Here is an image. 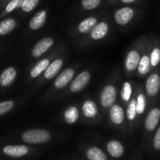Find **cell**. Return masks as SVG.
<instances>
[{"instance_id": "1f68e13d", "label": "cell", "mask_w": 160, "mask_h": 160, "mask_svg": "<svg viewBox=\"0 0 160 160\" xmlns=\"http://www.w3.org/2000/svg\"><path fill=\"white\" fill-rule=\"evenodd\" d=\"M154 146L156 149L160 150V128H158L156 136H155V140H154Z\"/></svg>"}, {"instance_id": "ffe728a7", "label": "cell", "mask_w": 160, "mask_h": 160, "mask_svg": "<svg viewBox=\"0 0 160 160\" xmlns=\"http://www.w3.org/2000/svg\"><path fill=\"white\" fill-rule=\"evenodd\" d=\"M49 65H50V62L48 59H43L40 62H38L31 70V77L36 78L38 75H40L44 70H46V68L49 67Z\"/></svg>"}, {"instance_id": "d4e9b609", "label": "cell", "mask_w": 160, "mask_h": 160, "mask_svg": "<svg viewBox=\"0 0 160 160\" xmlns=\"http://www.w3.org/2000/svg\"><path fill=\"white\" fill-rule=\"evenodd\" d=\"M38 0H23L22 8L25 12H29L35 8V7L38 5Z\"/></svg>"}, {"instance_id": "4316f807", "label": "cell", "mask_w": 160, "mask_h": 160, "mask_svg": "<svg viewBox=\"0 0 160 160\" xmlns=\"http://www.w3.org/2000/svg\"><path fill=\"white\" fill-rule=\"evenodd\" d=\"M100 3V0H82V5L85 9H93L97 8Z\"/></svg>"}, {"instance_id": "44dd1931", "label": "cell", "mask_w": 160, "mask_h": 160, "mask_svg": "<svg viewBox=\"0 0 160 160\" xmlns=\"http://www.w3.org/2000/svg\"><path fill=\"white\" fill-rule=\"evenodd\" d=\"M87 158L89 160H107L105 154L97 147H92L87 151Z\"/></svg>"}, {"instance_id": "9a60e30c", "label": "cell", "mask_w": 160, "mask_h": 160, "mask_svg": "<svg viewBox=\"0 0 160 160\" xmlns=\"http://www.w3.org/2000/svg\"><path fill=\"white\" fill-rule=\"evenodd\" d=\"M111 119L116 125L123 123L124 112H123V109L119 105H113L111 108Z\"/></svg>"}, {"instance_id": "484cf974", "label": "cell", "mask_w": 160, "mask_h": 160, "mask_svg": "<svg viewBox=\"0 0 160 160\" xmlns=\"http://www.w3.org/2000/svg\"><path fill=\"white\" fill-rule=\"evenodd\" d=\"M131 92H132V89H131L130 83L125 82L124 87H123V90H122V98H123L125 101L129 100L130 96H131Z\"/></svg>"}, {"instance_id": "2e32d148", "label": "cell", "mask_w": 160, "mask_h": 160, "mask_svg": "<svg viewBox=\"0 0 160 160\" xmlns=\"http://www.w3.org/2000/svg\"><path fill=\"white\" fill-rule=\"evenodd\" d=\"M108 33V25L105 22H100L95 26L91 32V37L94 39H100L106 36Z\"/></svg>"}, {"instance_id": "7402d4cb", "label": "cell", "mask_w": 160, "mask_h": 160, "mask_svg": "<svg viewBox=\"0 0 160 160\" xmlns=\"http://www.w3.org/2000/svg\"><path fill=\"white\" fill-rule=\"evenodd\" d=\"M79 118V112L77 110V108L75 107H69L66 112H65V119L67 121V123L68 124H73L75 123Z\"/></svg>"}, {"instance_id": "d6a6232c", "label": "cell", "mask_w": 160, "mask_h": 160, "mask_svg": "<svg viewBox=\"0 0 160 160\" xmlns=\"http://www.w3.org/2000/svg\"><path fill=\"white\" fill-rule=\"evenodd\" d=\"M123 2H125V3H131V2H133V1H135V0H122Z\"/></svg>"}, {"instance_id": "277c9868", "label": "cell", "mask_w": 160, "mask_h": 160, "mask_svg": "<svg viewBox=\"0 0 160 160\" xmlns=\"http://www.w3.org/2000/svg\"><path fill=\"white\" fill-rule=\"evenodd\" d=\"M53 44V40L51 38H45L40 39L33 48L32 50V54L34 57H39L42 55Z\"/></svg>"}, {"instance_id": "5bb4252c", "label": "cell", "mask_w": 160, "mask_h": 160, "mask_svg": "<svg viewBox=\"0 0 160 160\" xmlns=\"http://www.w3.org/2000/svg\"><path fill=\"white\" fill-rule=\"evenodd\" d=\"M62 65H63V62L60 59H57L54 62H52L51 65H49V67L46 68L45 73H44L45 78L46 79H52V78H53L58 73V71L60 70Z\"/></svg>"}, {"instance_id": "4fadbf2b", "label": "cell", "mask_w": 160, "mask_h": 160, "mask_svg": "<svg viewBox=\"0 0 160 160\" xmlns=\"http://www.w3.org/2000/svg\"><path fill=\"white\" fill-rule=\"evenodd\" d=\"M108 152L113 158H120L124 154V147L123 145L117 141H112L107 145Z\"/></svg>"}, {"instance_id": "ac0fdd59", "label": "cell", "mask_w": 160, "mask_h": 160, "mask_svg": "<svg viewBox=\"0 0 160 160\" xmlns=\"http://www.w3.org/2000/svg\"><path fill=\"white\" fill-rule=\"evenodd\" d=\"M82 112L84 113V115L86 117H94L97 113H98V108L96 106V104L91 101V100H87L84 102L83 106H82Z\"/></svg>"}, {"instance_id": "52a82bcc", "label": "cell", "mask_w": 160, "mask_h": 160, "mask_svg": "<svg viewBox=\"0 0 160 160\" xmlns=\"http://www.w3.org/2000/svg\"><path fill=\"white\" fill-rule=\"evenodd\" d=\"M160 88V78L158 74L151 75L146 82V90L150 96H156Z\"/></svg>"}, {"instance_id": "8992f818", "label": "cell", "mask_w": 160, "mask_h": 160, "mask_svg": "<svg viewBox=\"0 0 160 160\" xmlns=\"http://www.w3.org/2000/svg\"><path fill=\"white\" fill-rule=\"evenodd\" d=\"M4 153L12 158H20L28 153V148L24 145H8L4 148Z\"/></svg>"}, {"instance_id": "3957f363", "label": "cell", "mask_w": 160, "mask_h": 160, "mask_svg": "<svg viewBox=\"0 0 160 160\" xmlns=\"http://www.w3.org/2000/svg\"><path fill=\"white\" fill-rule=\"evenodd\" d=\"M90 81V74L86 71L82 72L71 83L70 90L72 92H79L82 90Z\"/></svg>"}, {"instance_id": "9c48e42d", "label": "cell", "mask_w": 160, "mask_h": 160, "mask_svg": "<svg viewBox=\"0 0 160 160\" xmlns=\"http://www.w3.org/2000/svg\"><path fill=\"white\" fill-rule=\"evenodd\" d=\"M160 118V110L158 109H154L150 112L148 114L146 120H145V128L147 130H154L158 124Z\"/></svg>"}, {"instance_id": "7a4b0ae2", "label": "cell", "mask_w": 160, "mask_h": 160, "mask_svg": "<svg viewBox=\"0 0 160 160\" xmlns=\"http://www.w3.org/2000/svg\"><path fill=\"white\" fill-rule=\"evenodd\" d=\"M115 99H116L115 88L112 85L106 86L101 93V97H100L101 104L104 107H111L114 103Z\"/></svg>"}, {"instance_id": "f1b7e54d", "label": "cell", "mask_w": 160, "mask_h": 160, "mask_svg": "<svg viewBox=\"0 0 160 160\" xmlns=\"http://www.w3.org/2000/svg\"><path fill=\"white\" fill-rule=\"evenodd\" d=\"M22 3H23V0H11V1L7 5V8H6L7 12H11V11L14 10L15 8L22 7Z\"/></svg>"}, {"instance_id": "d6986e66", "label": "cell", "mask_w": 160, "mask_h": 160, "mask_svg": "<svg viewBox=\"0 0 160 160\" xmlns=\"http://www.w3.org/2000/svg\"><path fill=\"white\" fill-rule=\"evenodd\" d=\"M16 25V22L13 19H7L0 22V35H7L11 32Z\"/></svg>"}, {"instance_id": "7c38bea8", "label": "cell", "mask_w": 160, "mask_h": 160, "mask_svg": "<svg viewBox=\"0 0 160 160\" xmlns=\"http://www.w3.org/2000/svg\"><path fill=\"white\" fill-rule=\"evenodd\" d=\"M140 54L138 53V52L136 51H131L127 57V61H126V68L128 70H134L138 65L140 64Z\"/></svg>"}, {"instance_id": "cb8c5ba5", "label": "cell", "mask_w": 160, "mask_h": 160, "mask_svg": "<svg viewBox=\"0 0 160 160\" xmlns=\"http://www.w3.org/2000/svg\"><path fill=\"white\" fill-rule=\"evenodd\" d=\"M137 112V100L133 99L130 101L128 107V118L129 120H134Z\"/></svg>"}, {"instance_id": "f546056e", "label": "cell", "mask_w": 160, "mask_h": 160, "mask_svg": "<svg viewBox=\"0 0 160 160\" xmlns=\"http://www.w3.org/2000/svg\"><path fill=\"white\" fill-rule=\"evenodd\" d=\"M151 64L153 65V67L158 66V64L159 63L160 61V50L158 48H156L151 54V58H150Z\"/></svg>"}, {"instance_id": "5b68a950", "label": "cell", "mask_w": 160, "mask_h": 160, "mask_svg": "<svg viewBox=\"0 0 160 160\" xmlns=\"http://www.w3.org/2000/svg\"><path fill=\"white\" fill-rule=\"evenodd\" d=\"M134 11L131 8H123L115 12L114 18L119 24H126L132 19Z\"/></svg>"}, {"instance_id": "4dcf8cb0", "label": "cell", "mask_w": 160, "mask_h": 160, "mask_svg": "<svg viewBox=\"0 0 160 160\" xmlns=\"http://www.w3.org/2000/svg\"><path fill=\"white\" fill-rule=\"evenodd\" d=\"M13 108V102L12 101H5L0 103V115L8 112Z\"/></svg>"}, {"instance_id": "e0dca14e", "label": "cell", "mask_w": 160, "mask_h": 160, "mask_svg": "<svg viewBox=\"0 0 160 160\" xmlns=\"http://www.w3.org/2000/svg\"><path fill=\"white\" fill-rule=\"evenodd\" d=\"M96 25H97V20H96V18L90 17V18H87V19L83 20L80 23L79 30L82 33H88V32L92 31L95 28Z\"/></svg>"}, {"instance_id": "6da1fadb", "label": "cell", "mask_w": 160, "mask_h": 160, "mask_svg": "<svg viewBox=\"0 0 160 160\" xmlns=\"http://www.w3.org/2000/svg\"><path fill=\"white\" fill-rule=\"evenodd\" d=\"M50 133L42 129H33L24 132L22 136V140L27 143H41L50 140Z\"/></svg>"}, {"instance_id": "603a6c76", "label": "cell", "mask_w": 160, "mask_h": 160, "mask_svg": "<svg viewBox=\"0 0 160 160\" xmlns=\"http://www.w3.org/2000/svg\"><path fill=\"white\" fill-rule=\"evenodd\" d=\"M150 64H151L150 58L148 56L144 55L141 59V61H140V64H139V72L141 74H146L150 70Z\"/></svg>"}, {"instance_id": "30bf717a", "label": "cell", "mask_w": 160, "mask_h": 160, "mask_svg": "<svg viewBox=\"0 0 160 160\" xmlns=\"http://www.w3.org/2000/svg\"><path fill=\"white\" fill-rule=\"evenodd\" d=\"M46 15H47V13H46L45 10H41L39 12H38L31 19V21L29 22L30 28L33 29V30H37V29L40 28L44 24V22L46 21Z\"/></svg>"}, {"instance_id": "83f0119b", "label": "cell", "mask_w": 160, "mask_h": 160, "mask_svg": "<svg viewBox=\"0 0 160 160\" xmlns=\"http://www.w3.org/2000/svg\"><path fill=\"white\" fill-rule=\"evenodd\" d=\"M145 97L143 95H140L138 97V100H137V112L138 113H142L144 109H145V105H146V101H145Z\"/></svg>"}, {"instance_id": "8fae6325", "label": "cell", "mask_w": 160, "mask_h": 160, "mask_svg": "<svg viewBox=\"0 0 160 160\" xmlns=\"http://www.w3.org/2000/svg\"><path fill=\"white\" fill-rule=\"evenodd\" d=\"M16 77V70L13 68H8L3 71L0 76V84L2 86H8L14 81Z\"/></svg>"}, {"instance_id": "ba28073f", "label": "cell", "mask_w": 160, "mask_h": 160, "mask_svg": "<svg viewBox=\"0 0 160 160\" xmlns=\"http://www.w3.org/2000/svg\"><path fill=\"white\" fill-rule=\"evenodd\" d=\"M74 76V70L71 68H68L66 70H64L59 77L55 80L54 82V85L56 88H63L65 87L73 78Z\"/></svg>"}]
</instances>
